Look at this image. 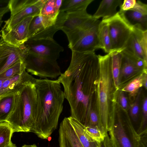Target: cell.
Segmentation results:
<instances>
[{"instance_id":"cell-1","label":"cell","mask_w":147,"mask_h":147,"mask_svg":"<svg viewBox=\"0 0 147 147\" xmlns=\"http://www.w3.org/2000/svg\"><path fill=\"white\" fill-rule=\"evenodd\" d=\"M98 70V57L94 51H72L68 67L57 80L63 87L70 116L84 126L87 124L90 111L97 110Z\"/></svg>"},{"instance_id":"cell-2","label":"cell","mask_w":147,"mask_h":147,"mask_svg":"<svg viewBox=\"0 0 147 147\" xmlns=\"http://www.w3.org/2000/svg\"><path fill=\"white\" fill-rule=\"evenodd\" d=\"M37 107L31 132L47 139L57 129L65 99L61 84L57 80L36 79Z\"/></svg>"},{"instance_id":"cell-3","label":"cell","mask_w":147,"mask_h":147,"mask_svg":"<svg viewBox=\"0 0 147 147\" xmlns=\"http://www.w3.org/2000/svg\"><path fill=\"white\" fill-rule=\"evenodd\" d=\"M98 76L97 85V111L101 130L105 135L113 120L117 109L118 90L114 82L110 54L97 55Z\"/></svg>"},{"instance_id":"cell-4","label":"cell","mask_w":147,"mask_h":147,"mask_svg":"<svg viewBox=\"0 0 147 147\" xmlns=\"http://www.w3.org/2000/svg\"><path fill=\"white\" fill-rule=\"evenodd\" d=\"M33 76L16 93L13 111L6 122L13 132H31L36 114L37 97Z\"/></svg>"},{"instance_id":"cell-5","label":"cell","mask_w":147,"mask_h":147,"mask_svg":"<svg viewBox=\"0 0 147 147\" xmlns=\"http://www.w3.org/2000/svg\"><path fill=\"white\" fill-rule=\"evenodd\" d=\"M123 113L116 109L115 118L109 129L112 147H138L140 136L128 113Z\"/></svg>"},{"instance_id":"cell-6","label":"cell","mask_w":147,"mask_h":147,"mask_svg":"<svg viewBox=\"0 0 147 147\" xmlns=\"http://www.w3.org/2000/svg\"><path fill=\"white\" fill-rule=\"evenodd\" d=\"M47 0H10L8 6L11 12L10 18L5 21L3 29H11L24 18L40 14Z\"/></svg>"},{"instance_id":"cell-7","label":"cell","mask_w":147,"mask_h":147,"mask_svg":"<svg viewBox=\"0 0 147 147\" xmlns=\"http://www.w3.org/2000/svg\"><path fill=\"white\" fill-rule=\"evenodd\" d=\"M23 60L27 72L41 78L55 79L61 74L57 61L27 52Z\"/></svg>"},{"instance_id":"cell-8","label":"cell","mask_w":147,"mask_h":147,"mask_svg":"<svg viewBox=\"0 0 147 147\" xmlns=\"http://www.w3.org/2000/svg\"><path fill=\"white\" fill-rule=\"evenodd\" d=\"M102 20L107 24L111 45L112 51H121L124 47L134 27L118 11L114 16Z\"/></svg>"},{"instance_id":"cell-9","label":"cell","mask_w":147,"mask_h":147,"mask_svg":"<svg viewBox=\"0 0 147 147\" xmlns=\"http://www.w3.org/2000/svg\"><path fill=\"white\" fill-rule=\"evenodd\" d=\"M121 52L122 56L119 78V90L143 72L147 71V62L124 50H122Z\"/></svg>"},{"instance_id":"cell-10","label":"cell","mask_w":147,"mask_h":147,"mask_svg":"<svg viewBox=\"0 0 147 147\" xmlns=\"http://www.w3.org/2000/svg\"><path fill=\"white\" fill-rule=\"evenodd\" d=\"M24 45L28 52L55 61L57 60L60 53L64 51L63 48L53 38L28 39Z\"/></svg>"},{"instance_id":"cell-11","label":"cell","mask_w":147,"mask_h":147,"mask_svg":"<svg viewBox=\"0 0 147 147\" xmlns=\"http://www.w3.org/2000/svg\"><path fill=\"white\" fill-rule=\"evenodd\" d=\"M33 17L24 18L9 30L2 29L1 38L6 42L15 47L23 45L27 40L30 25Z\"/></svg>"},{"instance_id":"cell-12","label":"cell","mask_w":147,"mask_h":147,"mask_svg":"<svg viewBox=\"0 0 147 147\" xmlns=\"http://www.w3.org/2000/svg\"><path fill=\"white\" fill-rule=\"evenodd\" d=\"M27 52L24 44L16 47L0 40V74L20 59Z\"/></svg>"},{"instance_id":"cell-13","label":"cell","mask_w":147,"mask_h":147,"mask_svg":"<svg viewBox=\"0 0 147 147\" xmlns=\"http://www.w3.org/2000/svg\"><path fill=\"white\" fill-rule=\"evenodd\" d=\"M101 21L97 19L82 37L70 49L78 52L94 51L99 49L98 30Z\"/></svg>"},{"instance_id":"cell-14","label":"cell","mask_w":147,"mask_h":147,"mask_svg":"<svg viewBox=\"0 0 147 147\" xmlns=\"http://www.w3.org/2000/svg\"><path fill=\"white\" fill-rule=\"evenodd\" d=\"M121 12L127 21L133 27L143 30H147V5L136 1L134 7Z\"/></svg>"},{"instance_id":"cell-15","label":"cell","mask_w":147,"mask_h":147,"mask_svg":"<svg viewBox=\"0 0 147 147\" xmlns=\"http://www.w3.org/2000/svg\"><path fill=\"white\" fill-rule=\"evenodd\" d=\"M58 140L59 147H83L68 117L60 124Z\"/></svg>"},{"instance_id":"cell-16","label":"cell","mask_w":147,"mask_h":147,"mask_svg":"<svg viewBox=\"0 0 147 147\" xmlns=\"http://www.w3.org/2000/svg\"><path fill=\"white\" fill-rule=\"evenodd\" d=\"M32 76L26 70L20 74L6 79L0 90V96L16 93Z\"/></svg>"},{"instance_id":"cell-17","label":"cell","mask_w":147,"mask_h":147,"mask_svg":"<svg viewBox=\"0 0 147 147\" xmlns=\"http://www.w3.org/2000/svg\"><path fill=\"white\" fill-rule=\"evenodd\" d=\"M92 16L86 10L66 13L61 30L66 34L79 27Z\"/></svg>"},{"instance_id":"cell-18","label":"cell","mask_w":147,"mask_h":147,"mask_svg":"<svg viewBox=\"0 0 147 147\" xmlns=\"http://www.w3.org/2000/svg\"><path fill=\"white\" fill-rule=\"evenodd\" d=\"M140 30L134 27L132 32L122 49L147 62V59L145 57L140 43L139 34Z\"/></svg>"},{"instance_id":"cell-19","label":"cell","mask_w":147,"mask_h":147,"mask_svg":"<svg viewBox=\"0 0 147 147\" xmlns=\"http://www.w3.org/2000/svg\"><path fill=\"white\" fill-rule=\"evenodd\" d=\"M122 0H103L100 2L93 18L98 19L101 17L102 19L111 18L115 15L118 12L117 9L122 3Z\"/></svg>"},{"instance_id":"cell-20","label":"cell","mask_w":147,"mask_h":147,"mask_svg":"<svg viewBox=\"0 0 147 147\" xmlns=\"http://www.w3.org/2000/svg\"><path fill=\"white\" fill-rule=\"evenodd\" d=\"M66 14V13L59 11L55 24L44 29L35 33L28 40L53 38V37L55 33L58 30H61Z\"/></svg>"},{"instance_id":"cell-21","label":"cell","mask_w":147,"mask_h":147,"mask_svg":"<svg viewBox=\"0 0 147 147\" xmlns=\"http://www.w3.org/2000/svg\"><path fill=\"white\" fill-rule=\"evenodd\" d=\"M58 13L51 16L39 15L34 17L30 25L28 39L35 33L55 24Z\"/></svg>"},{"instance_id":"cell-22","label":"cell","mask_w":147,"mask_h":147,"mask_svg":"<svg viewBox=\"0 0 147 147\" xmlns=\"http://www.w3.org/2000/svg\"><path fill=\"white\" fill-rule=\"evenodd\" d=\"M69 119L83 147H99V143L94 141L87 135L84 127L71 116Z\"/></svg>"},{"instance_id":"cell-23","label":"cell","mask_w":147,"mask_h":147,"mask_svg":"<svg viewBox=\"0 0 147 147\" xmlns=\"http://www.w3.org/2000/svg\"><path fill=\"white\" fill-rule=\"evenodd\" d=\"M15 93L0 96V123L6 122L14 105Z\"/></svg>"},{"instance_id":"cell-24","label":"cell","mask_w":147,"mask_h":147,"mask_svg":"<svg viewBox=\"0 0 147 147\" xmlns=\"http://www.w3.org/2000/svg\"><path fill=\"white\" fill-rule=\"evenodd\" d=\"M146 75L147 71L143 72L132 80L120 90L126 93H128V98L131 103L134 100L139 90L143 86L144 80Z\"/></svg>"},{"instance_id":"cell-25","label":"cell","mask_w":147,"mask_h":147,"mask_svg":"<svg viewBox=\"0 0 147 147\" xmlns=\"http://www.w3.org/2000/svg\"><path fill=\"white\" fill-rule=\"evenodd\" d=\"M94 0H63L59 11L67 13L86 10Z\"/></svg>"},{"instance_id":"cell-26","label":"cell","mask_w":147,"mask_h":147,"mask_svg":"<svg viewBox=\"0 0 147 147\" xmlns=\"http://www.w3.org/2000/svg\"><path fill=\"white\" fill-rule=\"evenodd\" d=\"M98 38L99 49L108 54L112 51L111 45L107 24L102 20L99 25Z\"/></svg>"},{"instance_id":"cell-27","label":"cell","mask_w":147,"mask_h":147,"mask_svg":"<svg viewBox=\"0 0 147 147\" xmlns=\"http://www.w3.org/2000/svg\"><path fill=\"white\" fill-rule=\"evenodd\" d=\"M111 70L114 82L116 88L119 90V78L120 73L121 54V51L111 52Z\"/></svg>"},{"instance_id":"cell-28","label":"cell","mask_w":147,"mask_h":147,"mask_svg":"<svg viewBox=\"0 0 147 147\" xmlns=\"http://www.w3.org/2000/svg\"><path fill=\"white\" fill-rule=\"evenodd\" d=\"M23 59H20L0 74V79H6L22 73L26 70Z\"/></svg>"},{"instance_id":"cell-29","label":"cell","mask_w":147,"mask_h":147,"mask_svg":"<svg viewBox=\"0 0 147 147\" xmlns=\"http://www.w3.org/2000/svg\"><path fill=\"white\" fill-rule=\"evenodd\" d=\"M13 133L8 122L0 123V147H5L10 143Z\"/></svg>"},{"instance_id":"cell-30","label":"cell","mask_w":147,"mask_h":147,"mask_svg":"<svg viewBox=\"0 0 147 147\" xmlns=\"http://www.w3.org/2000/svg\"><path fill=\"white\" fill-rule=\"evenodd\" d=\"M63 0H47L42 7L40 15L51 16L58 14Z\"/></svg>"},{"instance_id":"cell-31","label":"cell","mask_w":147,"mask_h":147,"mask_svg":"<svg viewBox=\"0 0 147 147\" xmlns=\"http://www.w3.org/2000/svg\"><path fill=\"white\" fill-rule=\"evenodd\" d=\"M142 89L139 90L134 102L130 104L129 111L130 118L133 122L136 123L138 120L140 112V101Z\"/></svg>"},{"instance_id":"cell-32","label":"cell","mask_w":147,"mask_h":147,"mask_svg":"<svg viewBox=\"0 0 147 147\" xmlns=\"http://www.w3.org/2000/svg\"><path fill=\"white\" fill-rule=\"evenodd\" d=\"M142 116L140 124L138 128L137 132L140 136L147 132V97L144 96L142 103Z\"/></svg>"},{"instance_id":"cell-33","label":"cell","mask_w":147,"mask_h":147,"mask_svg":"<svg viewBox=\"0 0 147 147\" xmlns=\"http://www.w3.org/2000/svg\"><path fill=\"white\" fill-rule=\"evenodd\" d=\"M87 135L94 141L100 143L104 139L105 136L96 126L84 127Z\"/></svg>"},{"instance_id":"cell-34","label":"cell","mask_w":147,"mask_h":147,"mask_svg":"<svg viewBox=\"0 0 147 147\" xmlns=\"http://www.w3.org/2000/svg\"><path fill=\"white\" fill-rule=\"evenodd\" d=\"M126 92L119 90L117 93L116 103L119 108L123 110V112L128 113L130 104Z\"/></svg>"},{"instance_id":"cell-35","label":"cell","mask_w":147,"mask_h":147,"mask_svg":"<svg viewBox=\"0 0 147 147\" xmlns=\"http://www.w3.org/2000/svg\"><path fill=\"white\" fill-rule=\"evenodd\" d=\"M140 42L145 57L147 59V30L141 29L140 32Z\"/></svg>"},{"instance_id":"cell-36","label":"cell","mask_w":147,"mask_h":147,"mask_svg":"<svg viewBox=\"0 0 147 147\" xmlns=\"http://www.w3.org/2000/svg\"><path fill=\"white\" fill-rule=\"evenodd\" d=\"M136 0H124L120 6L121 11H125L133 8L136 3Z\"/></svg>"},{"instance_id":"cell-37","label":"cell","mask_w":147,"mask_h":147,"mask_svg":"<svg viewBox=\"0 0 147 147\" xmlns=\"http://www.w3.org/2000/svg\"><path fill=\"white\" fill-rule=\"evenodd\" d=\"M6 5L0 7V27L1 26L3 21L2 18L4 15L8 12L9 11V9L8 5Z\"/></svg>"},{"instance_id":"cell-38","label":"cell","mask_w":147,"mask_h":147,"mask_svg":"<svg viewBox=\"0 0 147 147\" xmlns=\"http://www.w3.org/2000/svg\"><path fill=\"white\" fill-rule=\"evenodd\" d=\"M138 147H147V132L140 136Z\"/></svg>"},{"instance_id":"cell-39","label":"cell","mask_w":147,"mask_h":147,"mask_svg":"<svg viewBox=\"0 0 147 147\" xmlns=\"http://www.w3.org/2000/svg\"><path fill=\"white\" fill-rule=\"evenodd\" d=\"M99 147H112L108 134L106 136L104 140L99 143Z\"/></svg>"},{"instance_id":"cell-40","label":"cell","mask_w":147,"mask_h":147,"mask_svg":"<svg viewBox=\"0 0 147 147\" xmlns=\"http://www.w3.org/2000/svg\"><path fill=\"white\" fill-rule=\"evenodd\" d=\"M143 86L146 90L147 88V75L145 76L143 82Z\"/></svg>"},{"instance_id":"cell-41","label":"cell","mask_w":147,"mask_h":147,"mask_svg":"<svg viewBox=\"0 0 147 147\" xmlns=\"http://www.w3.org/2000/svg\"><path fill=\"white\" fill-rule=\"evenodd\" d=\"M9 0H0V7L8 4Z\"/></svg>"},{"instance_id":"cell-42","label":"cell","mask_w":147,"mask_h":147,"mask_svg":"<svg viewBox=\"0 0 147 147\" xmlns=\"http://www.w3.org/2000/svg\"><path fill=\"white\" fill-rule=\"evenodd\" d=\"M22 147H38L35 144L32 145H24Z\"/></svg>"},{"instance_id":"cell-43","label":"cell","mask_w":147,"mask_h":147,"mask_svg":"<svg viewBox=\"0 0 147 147\" xmlns=\"http://www.w3.org/2000/svg\"><path fill=\"white\" fill-rule=\"evenodd\" d=\"M5 147H16L15 144H13L11 141Z\"/></svg>"},{"instance_id":"cell-44","label":"cell","mask_w":147,"mask_h":147,"mask_svg":"<svg viewBox=\"0 0 147 147\" xmlns=\"http://www.w3.org/2000/svg\"><path fill=\"white\" fill-rule=\"evenodd\" d=\"M6 79H0V90L2 87L3 83Z\"/></svg>"}]
</instances>
